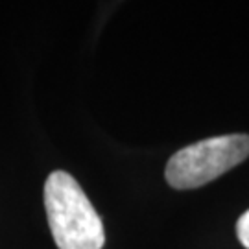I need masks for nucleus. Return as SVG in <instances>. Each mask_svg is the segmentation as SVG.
<instances>
[{
	"label": "nucleus",
	"mask_w": 249,
	"mask_h": 249,
	"mask_svg": "<svg viewBox=\"0 0 249 249\" xmlns=\"http://www.w3.org/2000/svg\"><path fill=\"white\" fill-rule=\"evenodd\" d=\"M236 234H238V240L246 249H249V211L242 214L236 222Z\"/></svg>",
	"instance_id": "nucleus-3"
},
{
	"label": "nucleus",
	"mask_w": 249,
	"mask_h": 249,
	"mask_svg": "<svg viewBox=\"0 0 249 249\" xmlns=\"http://www.w3.org/2000/svg\"><path fill=\"white\" fill-rule=\"evenodd\" d=\"M48 225L59 249H102L106 231L98 213L71 174L55 170L45 183Z\"/></svg>",
	"instance_id": "nucleus-1"
},
{
	"label": "nucleus",
	"mask_w": 249,
	"mask_h": 249,
	"mask_svg": "<svg viewBox=\"0 0 249 249\" xmlns=\"http://www.w3.org/2000/svg\"><path fill=\"white\" fill-rule=\"evenodd\" d=\"M249 157V135H223L194 142L170 157L166 181L172 188H199Z\"/></svg>",
	"instance_id": "nucleus-2"
}]
</instances>
